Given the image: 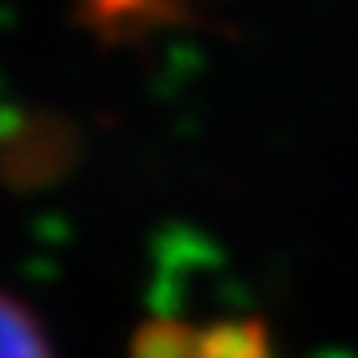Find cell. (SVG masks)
<instances>
[{
	"mask_svg": "<svg viewBox=\"0 0 358 358\" xmlns=\"http://www.w3.org/2000/svg\"><path fill=\"white\" fill-rule=\"evenodd\" d=\"M80 155V136L52 112H4L0 115V183L36 192L48 187Z\"/></svg>",
	"mask_w": 358,
	"mask_h": 358,
	"instance_id": "obj_1",
	"label": "cell"
},
{
	"mask_svg": "<svg viewBox=\"0 0 358 358\" xmlns=\"http://www.w3.org/2000/svg\"><path fill=\"white\" fill-rule=\"evenodd\" d=\"M183 8H187L183 0H80V16L108 40L140 36L148 28L176 24Z\"/></svg>",
	"mask_w": 358,
	"mask_h": 358,
	"instance_id": "obj_2",
	"label": "cell"
},
{
	"mask_svg": "<svg viewBox=\"0 0 358 358\" xmlns=\"http://www.w3.org/2000/svg\"><path fill=\"white\" fill-rule=\"evenodd\" d=\"M199 358H275L263 319H223L199 331Z\"/></svg>",
	"mask_w": 358,
	"mask_h": 358,
	"instance_id": "obj_3",
	"label": "cell"
},
{
	"mask_svg": "<svg viewBox=\"0 0 358 358\" xmlns=\"http://www.w3.org/2000/svg\"><path fill=\"white\" fill-rule=\"evenodd\" d=\"M131 358H199V331L179 319H152L131 338Z\"/></svg>",
	"mask_w": 358,
	"mask_h": 358,
	"instance_id": "obj_4",
	"label": "cell"
},
{
	"mask_svg": "<svg viewBox=\"0 0 358 358\" xmlns=\"http://www.w3.org/2000/svg\"><path fill=\"white\" fill-rule=\"evenodd\" d=\"M0 358H56L40 322L8 294H0Z\"/></svg>",
	"mask_w": 358,
	"mask_h": 358,
	"instance_id": "obj_5",
	"label": "cell"
}]
</instances>
